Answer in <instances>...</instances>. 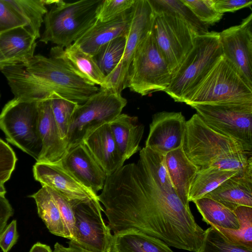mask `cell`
Here are the masks:
<instances>
[{
    "label": "cell",
    "instance_id": "cell-17",
    "mask_svg": "<svg viewBox=\"0 0 252 252\" xmlns=\"http://www.w3.org/2000/svg\"><path fill=\"white\" fill-rule=\"evenodd\" d=\"M130 10L110 21L100 22L97 19L73 44L83 52L95 57L110 41L126 35L130 22Z\"/></svg>",
    "mask_w": 252,
    "mask_h": 252
},
{
    "label": "cell",
    "instance_id": "cell-5",
    "mask_svg": "<svg viewBox=\"0 0 252 252\" xmlns=\"http://www.w3.org/2000/svg\"><path fill=\"white\" fill-rule=\"evenodd\" d=\"M102 0H57L44 17L45 30L39 41L62 48L71 45L97 20Z\"/></svg>",
    "mask_w": 252,
    "mask_h": 252
},
{
    "label": "cell",
    "instance_id": "cell-35",
    "mask_svg": "<svg viewBox=\"0 0 252 252\" xmlns=\"http://www.w3.org/2000/svg\"><path fill=\"white\" fill-rule=\"evenodd\" d=\"M197 252H252V249L231 242L211 226L204 230L203 239Z\"/></svg>",
    "mask_w": 252,
    "mask_h": 252
},
{
    "label": "cell",
    "instance_id": "cell-25",
    "mask_svg": "<svg viewBox=\"0 0 252 252\" xmlns=\"http://www.w3.org/2000/svg\"><path fill=\"white\" fill-rule=\"evenodd\" d=\"M118 149L126 161L140 150L144 126L137 117L121 114L109 123Z\"/></svg>",
    "mask_w": 252,
    "mask_h": 252
},
{
    "label": "cell",
    "instance_id": "cell-36",
    "mask_svg": "<svg viewBox=\"0 0 252 252\" xmlns=\"http://www.w3.org/2000/svg\"><path fill=\"white\" fill-rule=\"evenodd\" d=\"M196 18L207 25H213L220 21L223 15L215 8V0H181Z\"/></svg>",
    "mask_w": 252,
    "mask_h": 252
},
{
    "label": "cell",
    "instance_id": "cell-46",
    "mask_svg": "<svg viewBox=\"0 0 252 252\" xmlns=\"http://www.w3.org/2000/svg\"><path fill=\"white\" fill-rule=\"evenodd\" d=\"M6 193V190L4 184L0 183V194L4 195Z\"/></svg>",
    "mask_w": 252,
    "mask_h": 252
},
{
    "label": "cell",
    "instance_id": "cell-11",
    "mask_svg": "<svg viewBox=\"0 0 252 252\" xmlns=\"http://www.w3.org/2000/svg\"><path fill=\"white\" fill-rule=\"evenodd\" d=\"M154 14L151 32L173 74L193 47L198 34L177 14Z\"/></svg>",
    "mask_w": 252,
    "mask_h": 252
},
{
    "label": "cell",
    "instance_id": "cell-8",
    "mask_svg": "<svg viewBox=\"0 0 252 252\" xmlns=\"http://www.w3.org/2000/svg\"><path fill=\"white\" fill-rule=\"evenodd\" d=\"M126 104L121 93L99 88L97 92L77 106L65 139L66 151L81 143L99 126L112 122Z\"/></svg>",
    "mask_w": 252,
    "mask_h": 252
},
{
    "label": "cell",
    "instance_id": "cell-34",
    "mask_svg": "<svg viewBox=\"0 0 252 252\" xmlns=\"http://www.w3.org/2000/svg\"><path fill=\"white\" fill-rule=\"evenodd\" d=\"M126 36L117 37L104 45L94 57L105 75L109 74L121 62L125 51Z\"/></svg>",
    "mask_w": 252,
    "mask_h": 252
},
{
    "label": "cell",
    "instance_id": "cell-21",
    "mask_svg": "<svg viewBox=\"0 0 252 252\" xmlns=\"http://www.w3.org/2000/svg\"><path fill=\"white\" fill-rule=\"evenodd\" d=\"M130 25L126 35L125 51L120 62L127 76L136 48L151 32L155 16L148 0H135L130 10Z\"/></svg>",
    "mask_w": 252,
    "mask_h": 252
},
{
    "label": "cell",
    "instance_id": "cell-15",
    "mask_svg": "<svg viewBox=\"0 0 252 252\" xmlns=\"http://www.w3.org/2000/svg\"><path fill=\"white\" fill-rule=\"evenodd\" d=\"M59 162L95 194L102 189L108 176L83 142L67 150Z\"/></svg>",
    "mask_w": 252,
    "mask_h": 252
},
{
    "label": "cell",
    "instance_id": "cell-29",
    "mask_svg": "<svg viewBox=\"0 0 252 252\" xmlns=\"http://www.w3.org/2000/svg\"><path fill=\"white\" fill-rule=\"evenodd\" d=\"M239 173L241 172L217 168L198 170L190 184L189 192V202H193L204 197L223 182Z\"/></svg>",
    "mask_w": 252,
    "mask_h": 252
},
{
    "label": "cell",
    "instance_id": "cell-43",
    "mask_svg": "<svg viewBox=\"0 0 252 252\" xmlns=\"http://www.w3.org/2000/svg\"><path fill=\"white\" fill-rule=\"evenodd\" d=\"M13 209L4 195L0 194V233L7 225L9 219L13 215Z\"/></svg>",
    "mask_w": 252,
    "mask_h": 252
},
{
    "label": "cell",
    "instance_id": "cell-27",
    "mask_svg": "<svg viewBox=\"0 0 252 252\" xmlns=\"http://www.w3.org/2000/svg\"><path fill=\"white\" fill-rule=\"evenodd\" d=\"M36 204L37 213L49 231L56 236L66 238L65 226L59 207L46 186L29 196Z\"/></svg>",
    "mask_w": 252,
    "mask_h": 252
},
{
    "label": "cell",
    "instance_id": "cell-42",
    "mask_svg": "<svg viewBox=\"0 0 252 252\" xmlns=\"http://www.w3.org/2000/svg\"><path fill=\"white\" fill-rule=\"evenodd\" d=\"M252 4V0H215V7L217 11L223 14L246 7H251Z\"/></svg>",
    "mask_w": 252,
    "mask_h": 252
},
{
    "label": "cell",
    "instance_id": "cell-37",
    "mask_svg": "<svg viewBox=\"0 0 252 252\" xmlns=\"http://www.w3.org/2000/svg\"><path fill=\"white\" fill-rule=\"evenodd\" d=\"M135 0H103L100 4L96 18L100 22H106L116 18L129 11Z\"/></svg>",
    "mask_w": 252,
    "mask_h": 252
},
{
    "label": "cell",
    "instance_id": "cell-6",
    "mask_svg": "<svg viewBox=\"0 0 252 252\" xmlns=\"http://www.w3.org/2000/svg\"><path fill=\"white\" fill-rule=\"evenodd\" d=\"M252 101V87L223 55L184 103L196 104Z\"/></svg>",
    "mask_w": 252,
    "mask_h": 252
},
{
    "label": "cell",
    "instance_id": "cell-33",
    "mask_svg": "<svg viewBox=\"0 0 252 252\" xmlns=\"http://www.w3.org/2000/svg\"><path fill=\"white\" fill-rule=\"evenodd\" d=\"M50 100L52 113L60 134L65 143L71 120L78 104L63 98L56 93L50 96Z\"/></svg>",
    "mask_w": 252,
    "mask_h": 252
},
{
    "label": "cell",
    "instance_id": "cell-22",
    "mask_svg": "<svg viewBox=\"0 0 252 252\" xmlns=\"http://www.w3.org/2000/svg\"><path fill=\"white\" fill-rule=\"evenodd\" d=\"M252 171H249L230 177L204 197L214 199L232 211L241 206L252 207Z\"/></svg>",
    "mask_w": 252,
    "mask_h": 252
},
{
    "label": "cell",
    "instance_id": "cell-26",
    "mask_svg": "<svg viewBox=\"0 0 252 252\" xmlns=\"http://www.w3.org/2000/svg\"><path fill=\"white\" fill-rule=\"evenodd\" d=\"M110 252H174L162 241L134 229L112 235Z\"/></svg>",
    "mask_w": 252,
    "mask_h": 252
},
{
    "label": "cell",
    "instance_id": "cell-1",
    "mask_svg": "<svg viewBox=\"0 0 252 252\" xmlns=\"http://www.w3.org/2000/svg\"><path fill=\"white\" fill-rule=\"evenodd\" d=\"M98 200L113 233L134 229L176 249L197 252L204 230L178 197L165 156L144 147L137 163L107 176Z\"/></svg>",
    "mask_w": 252,
    "mask_h": 252
},
{
    "label": "cell",
    "instance_id": "cell-39",
    "mask_svg": "<svg viewBox=\"0 0 252 252\" xmlns=\"http://www.w3.org/2000/svg\"><path fill=\"white\" fill-rule=\"evenodd\" d=\"M17 158L11 147L0 139V183L4 184L10 179Z\"/></svg>",
    "mask_w": 252,
    "mask_h": 252
},
{
    "label": "cell",
    "instance_id": "cell-3",
    "mask_svg": "<svg viewBox=\"0 0 252 252\" xmlns=\"http://www.w3.org/2000/svg\"><path fill=\"white\" fill-rule=\"evenodd\" d=\"M222 55L219 32L197 35L193 47L173 74L164 92L175 101L184 102Z\"/></svg>",
    "mask_w": 252,
    "mask_h": 252
},
{
    "label": "cell",
    "instance_id": "cell-19",
    "mask_svg": "<svg viewBox=\"0 0 252 252\" xmlns=\"http://www.w3.org/2000/svg\"><path fill=\"white\" fill-rule=\"evenodd\" d=\"M36 39L25 26L0 33V69L28 63L34 56Z\"/></svg>",
    "mask_w": 252,
    "mask_h": 252
},
{
    "label": "cell",
    "instance_id": "cell-41",
    "mask_svg": "<svg viewBox=\"0 0 252 252\" xmlns=\"http://www.w3.org/2000/svg\"><path fill=\"white\" fill-rule=\"evenodd\" d=\"M19 234L17 229V221L13 220L6 225L0 233V248L3 252H9L16 244Z\"/></svg>",
    "mask_w": 252,
    "mask_h": 252
},
{
    "label": "cell",
    "instance_id": "cell-16",
    "mask_svg": "<svg viewBox=\"0 0 252 252\" xmlns=\"http://www.w3.org/2000/svg\"><path fill=\"white\" fill-rule=\"evenodd\" d=\"M33 174L42 186L58 191L69 200L98 199L97 194L82 185L60 162H36L33 166Z\"/></svg>",
    "mask_w": 252,
    "mask_h": 252
},
{
    "label": "cell",
    "instance_id": "cell-38",
    "mask_svg": "<svg viewBox=\"0 0 252 252\" xmlns=\"http://www.w3.org/2000/svg\"><path fill=\"white\" fill-rule=\"evenodd\" d=\"M46 187L52 195L60 211L65 226L66 238L70 241H73L74 240L75 220L71 202L70 200L58 191Z\"/></svg>",
    "mask_w": 252,
    "mask_h": 252
},
{
    "label": "cell",
    "instance_id": "cell-18",
    "mask_svg": "<svg viewBox=\"0 0 252 252\" xmlns=\"http://www.w3.org/2000/svg\"><path fill=\"white\" fill-rule=\"evenodd\" d=\"M37 130L42 144V150L36 162L57 163L66 151L55 121L50 97L38 101Z\"/></svg>",
    "mask_w": 252,
    "mask_h": 252
},
{
    "label": "cell",
    "instance_id": "cell-40",
    "mask_svg": "<svg viewBox=\"0 0 252 252\" xmlns=\"http://www.w3.org/2000/svg\"><path fill=\"white\" fill-rule=\"evenodd\" d=\"M21 26H25L24 22L6 0H0V33Z\"/></svg>",
    "mask_w": 252,
    "mask_h": 252
},
{
    "label": "cell",
    "instance_id": "cell-4",
    "mask_svg": "<svg viewBox=\"0 0 252 252\" xmlns=\"http://www.w3.org/2000/svg\"><path fill=\"white\" fill-rule=\"evenodd\" d=\"M23 65L27 71L39 82L44 99L56 93L81 104L99 90V88L80 77L57 58L34 55Z\"/></svg>",
    "mask_w": 252,
    "mask_h": 252
},
{
    "label": "cell",
    "instance_id": "cell-48",
    "mask_svg": "<svg viewBox=\"0 0 252 252\" xmlns=\"http://www.w3.org/2000/svg\"></svg>",
    "mask_w": 252,
    "mask_h": 252
},
{
    "label": "cell",
    "instance_id": "cell-10",
    "mask_svg": "<svg viewBox=\"0 0 252 252\" xmlns=\"http://www.w3.org/2000/svg\"><path fill=\"white\" fill-rule=\"evenodd\" d=\"M190 106L211 128L238 141L245 151L252 153V101Z\"/></svg>",
    "mask_w": 252,
    "mask_h": 252
},
{
    "label": "cell",
    "instance_id": "cell-12",
    "mask_svg": "<svg viewBox=\"0 0 252 252\" xmlns=\"http://www.w3.org/2000/svg\"><path fill=\"white\" fill-rule=\"evenodd\" d=\"M70 201L75 220L73 242L91 252H110L113 234L103 219L104 209L99 200L85 198Z\"/></svg>",
    "mask_w": 252,
    "mask_h": 252
},
{
    "label": "cell",
    "instance_id": "cell-44",
    "mask_svg": "<svg viewBox=\"0 0 252 252\" xmlns=\"http://www.w3.org/2000/svg\"><path fill=\"white\" fill-rule=\"evenodd\" d=\"M67 243L68 246L64 247L58 242L56 243L53 252H93L83 249L72 241Z\"/></svg>",
    "mask_w": 252,
    "mask_h": 252
},
{
    "label": "cell",
    "instance_id": "cell-24",
    "mask_svg": "<svg viewBox=\"0 0 252 252\" xmlns=\"http://www.w3.org/2000/svg\"><path fill=\"white\" fill-rule=\"evenodd\" d=\"M165 163L170 179L180 199L189 208V192L191 182L198 170L188 158L182 147L165 155Z\"/></svg>",
    "mask_w": 252,
    "mask_h": 252
},
{
    "label": "cell",
    "instance_id": "cell-14",
    "mask_svg": "<svg viewBox=\"0 0 252 252\" xmlns=\"http://www.w3.org/2000/svg\"><path fill=\"white\" fill-rule=\"evenodd\" d=\"M186 121L181 112L156 113L150 124L145 147L164 156L182 147Z\"/></svg>",
    "mask_w": 252,
    "mask_h": 252
},
{
    "label": "cell",
    "instance_id": "cell-28",
    "mask_svg": "<svg viewBox=\"0 0 252 252\" xmlns=\"http://www.w3.org/2000/svg\"><path fill=\"white\" fill-rule=\"evenodd\" d=\"M193 202L207 224L226 229H239V221L233 211L220 202L206 197Z\"/></svg>",
    "mask_w": 252,
    "mask_h": 252
},
{
    "label": "cell",
    "instance_id": "cell-45",
    "mask_svg": "<svg viewBox=\"0 0 252 252\" xmlns=\"http://www.w3.org/2000/svg\"><path fill=\"white\" fill-rule=\"evenodd\" d=\"M29 252H53V251L48 245L37 242L32 246Z\"/></svg>",
    "mask_w": 252,
    "mask_h": 252
},
{
    "label": "cell",
    "instance_id": "cell-9",
    "mask_svg": "<svg viewBox=\"0 0 252 252\" xmlns=\"http://www.w3.org/2000/svg\"><path fill=\"white\" fill-rule=\"evenodd\" d=\"M38 101L14 97L0 114V129L7 141L37 161L42 144L37 130Z\"/></svg>",
    "mask_w": 252,
    "mask_h": 252
},
{
    "label": "cell",
    "instance_id": "cell-13",
    "mask_svg": "<svg viewBox=\"0 0 252 252\" xmlns=\"http://www.w3.org/2000/svg\"><path fill=\"white\" fill-rule=\"evenodd\" d=\"M252 14L220 33L224 57L252 87Z\"/></svg>",
    "mask_w": 252,
    "mask_h": 252
},
{
    "label": "cell",
    "instance_id": "cell-47",
    "mask_svg": "<svg viewBox=\"0 0 252 252\" xmlns=\"http://www.w3.org/2000/svg\"></svg>",
    "mask_w": 252,
    "mask_h": 252
},
{
    "label": "cell",
    "instance_id": "cell-2",
    "mask_svg": "<svg viewBox=\"0 0 252 252\" xmlns=\"http://www.w3.org/2000/svg\"><path fill=\"white\" fill-rule=\"evenodd\" d=\"M182 148L198 170H252V153L238 141L211 128L197 113L186 121Z\"/></svg>",
    "mask_w": 252,
    "mask_h": 252
},
{
    "label": "cell",
    "instance_id": "cell-20",
    "mask_svg": "<svg viewBox=\"0 0 252 252\" xmlns=\"http://www.w3.org/2000/svg\"><path fill=\"white\" fill-rule=\"evenodd\" d=\"M82 142L107 176L124 165L125 161L115 142L109 123L97 127Z\"/></svg>",
    "mask_w": 252,
    "mask_h": 252
},
{
    "label": "cell",
    "instance_id": "cell-7",
    "mask_svg": "<svg viewBox=\"0 0 252 252\" xmlns=\"http://www.w3.org/2000/svg\"><path fill=\"white\" fill-rule=\"evenodd\" d=\"M173 73L151 32L138 46L131 62L126 88L145 96L164 91Z\"/></svg>",
    "mask_w": 252,
    "mask_h": 252
},
{
    "label": "cell",
    "instance_id": "cell-23",
    "mask_svg": "<svg viewBox=\"0 0 252 252\" xmlns=\"http://www.w3.org/2000/svg\"><path fill=\"white\" fill-rule=\"evenodd\" d=\"M51 56L59 58L80 77L100 86L105 75L99 68L95 58L73 44L65 48L56 46L51 48Z\"/></svg>",
    "mask_w": 252,
    "mask_h": 252
},
{
    "label": "cell",
    "instance_id": "cell-30",
    "mask_svg": "<svg viewBox=\"0 0 252 252\" xmlns=\"http://www.w3.org/2000/svg\"><path fill=\"white\" fill-rule=\"evenodd\" d=\"M25 23L36 39L40 37V29L48 10L43 0H6Z\"/></svg>",
    "mask_w": 252,
    "mask_h": 252
},
{
    "label": "cell",
    "instance_id": "cell-32",
    "mask_svg": "<svg viewBox=\"0 0 252 252\" xmlns=\"http://www.w3.org/2000/svg\"><path fill=\"white\" fill-rule=\"evenodd\" d=\"M155 13L171 12L184 19L198 35L209 32L208 25L201 22L181 0H148Z\"/></svg>",
    "mask_w": 252,
    "mask_h": 252
},
{
    "label": "cell",
    "instance_id": "cell-31",
    "mask_svg": "<svg viewBox=\"0 0 252 252\" xmlns=\"http://www.w3.org/2000/svg\"><path fill=\"white\" fill-rule=\"evenodd\" d=\"M234 213L239 223L238 229H229L216 226L214 227L231 242L252 249V207L241 206L237 207Z\"/></svg>",
    "mask_w": 252,
    "mask_h": 252
}]
</instances>
